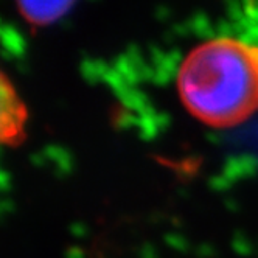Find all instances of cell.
I'll return each instance as SVG.
<instances>
[{
	"label": "cell",
	"mask_w": 258,
	"mask_h": 258,
	"mask_svg": "<svg viewBox=\"0 0 258 258\" xmlns=\"http://www.w3.org/2000/svg\"><path fill=\"white\" fill-rule=\"evenodd\" d=\"M177 90L202 123L226 127L244 121L258 109V48L232 38L198 45L179 69Z\"/></svg>",
	"instance_id": "6da1fadb"
},
{
	"label": "cell",
	"mask_w": 258,
	"mask_h": 258,
	"mask_svg": "<svg viewBox=\"0 0 258 258\" xmlns=\"http://www.w3.org/2000/svg\"><path fill=\"white\" fill-rule=\"evenodd\" d=\"M22 109L8 83L0 77V140L13 134L21 124Z\"/></svg>",
	"instance_id": "3957f363"
},
{
	"label": "cell",
	"mask_w": 258,
	"mask_h": 258,
	"mask_svg": "<svg viewBox=\"0 0 258 258\" xmlns=\"http://www.w3.org/2000/svg\"><path fill=\"white\" fill-rule=\"evenodd\" d=\"M30 162L34 165V167H41V165H44V156L39 153H34L30 156Z\"/></svg>",
	"instance_id": "8992f818"
},
{
	"label": "cell",
	"mask_w": 258,
	"mask_h": 258,
	"mask_svg": "<svg viewBox=\"0 0 258 258\" xmlns=\"http://www.w3.org/2000/svg\"><path fill=\"white\" fill-rule=\"evenodd\" d=\"M2 154H4V148H2V143H0V157H2Z\"/></svg>",
	"instance_id": "ba28073f"
},
{
	"label": "cell",
	"mask_w": 258,
	"mask_h": 258,
	"mask_svg": "<svg viewBox=\"0 0 258 258\" xmlns=\"http://www.w3.org/2000/svg\"><path fill=\"white\" fill-rule=\"evenodd\" d=\"M4 27H5V22H4L2 19H0V31H2V30H4Z\"/></svg>",
	"instance_id": "52a82bcc"
},
{
	"label": "cell",
	"mask_w": 258,
	"mask_h": 258,
	"mask_svg": "<svg viewBox=\"0 0 258 258\" xmlns=\"http://www.w3.org/2000/svg\"><path fill=\"white\" fill-rule=\"evenodd\" d=\"M75 7L69 0H51V2H31L24 0L19 2V10L25 19L36 25H48L54 24L69 14V11Z\"/></svg>",
	"instance_id": "7a4b0ae2"
},
{
	"label": "cell",
	"mask_w": 258,
	"mask_h": 258,
	"mask_svg": "<svg viewBox=\"0 0 258 258\" xmlns=\"http://www.w3.org/2000/svg\"><path fill=\"white\" fill-rule=\"evenodd\" d=\"M0 48H4L16 61L24 59L27 53V39L24 33L13 24H5L0 31Z\"/></svg>",
	"instance_id": "277c9868"
},
{
	"label": "cell",
	"mask_w": 258,
	"mask_h": 258,
	"mask_svg": "<svg viewBox=\"0 0 258 258\" xmlns=\"http://www.w3.org/2000/svg\"><path fill=\"white\" fill-rule=\"evenodd\" d=\"M11 187V177L7 171L0 168V193H7Z\"/></svg>",
	"instance_id": "5b68a950"
}]
</instances>
